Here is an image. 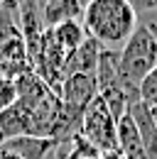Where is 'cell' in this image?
Returning <instances> with one entry per match:
<instances>
[{
	"label": "cell",
	"mask_w": 157,
	"mask_h": 159,
	"mask_svg": "<svg viewBox=\"0 0 157 159\" xmlns=\"http://www.w3.org/2000/svg\"><path fill=\"white\" fill-rule=\"evenodd\" d=\"M83 30L103 49L123 47L137 27V15L128 0H88L83 5Z\"/></svg>",
	"instance_id": "1"
},
{
	"label": "cell",
	"mask_w": 157,
	"mask_h": 159,
	"mask_svg": "<svg viewBox=\"0 0 157 159\" xmlns=\"http://www.w3.org/2000/svg\"><path fill=\"white\" fill-rule=\"evenodd\" d=\"M155 66H157V39L150 34L147 27H142L137 22L135 32L118 49V74H120L123 83L137 93L140 81Z\"/></svg>",
	"instance_id": "2"
},
{
	"label": "cell",
	"mask_w": 157,
	"mask_h": 159,
	"mask_svg": "<svg viewBox=\"0 0 157 159\" xmlns=\"http://www.w3.org/2000/svg\"><path fill=\"white\" fill-rule=\"evenodd\" d=\"M116 122L113 113L108 110L106 100L96 96L83 110V122H81V135L88 139L98 152H118V137H116Z\"/></svg>",
	"instance_id": "3"
},
{
	"label": "cell",
	"mask_w": 157,
	"mask_h": 159,
	"mask_svg": "<svg viewBox=\"0 0 157 159\" xmlns=\"http://www.w3.org/2000/svg\"><path fill=\"white\" fill-rule=\"evenodd\" d=\"M96 96H98L96 74H71L61 81V88H59V100L69 108H76V110H86L88 103Z\"/></svg>",
	"instance_id": "4"
},
{
	"label": "cell",
	"mask_w": 157,
	"mask_h": 159,
	"mask_svg": "<svg viewBox=\"0 0 157 159\" xmlns=\"http://www.w3.org/2000/svg\"><path fill=\"white\" fill-rule=\"evenodd\" d=\"M57 139L54 137H39V135H20L0 144L2 152H12L20 159H47L52 157V152L57 149Z\"/></svg>",
	"instance_id": "5"
},
{
	"label": "cell",
	"mask_w": 157,
	"mask_h": 159,
	"mask_svg": "<svg viewBox=\"0 0 157 159\" xmlns=\"http://www.w3.org/2000/svg\"><path fill=\"white\" fill-rule=\"evenodd\" d=\"M20 135H32V108L17 100L0 113V144Z\"/></svg>",
	"instance_id": "6"
},
{
	"label": "cell",
	"mask_w": 157,
	"mask_h": 159,
	"mask_svg": "<svg viewBox=\"0 0 157 159\" xmlns=\"http://www.w3.org/2000/svg\"><path fill=\"white\" fill-rule=\"evenodd\" d=\"M101 49H103V47H101L96 39L86 37V42H83L78 49H74V52L66 54L61 71H64L66 76H71V74H96Z\"/></svg>",
	"instance_id": "7"
},
{
	"label": "cell",
	"mask_w": 157,
	"mask_h": 159,
	"mask_svg": "<svg viewBox=\"0 0 157 159\" xmlns=\"http://www.w3.org/2000/svg\"><path fill=\"white\" fill-rule=\"evenodd\" d=\"M116 137H118V152L123 159H147L145 157V144L137 132L135 122L130 118V113L120 115L116 122Z\"/></svg>",
	"instance_id": "8"
},
{
	"label": "cell",
	"mask_w": 157,
	"mask_h": 159,
	"mask_svg": "<svg viewBox=\"0 0 157 159\" xmlns=\"http://www.w3.org/2000/svg\"><path fill=\"white\" fill-rule=\"evenodd\" d=\"M81 15H83V0H54L42 7V20L49 30L61 22L76 20Z\"/></svg>",
	"instance_id": "9"
},
{
	"label": "cell",
	"mask_w": 157,
	"mask_h": 159,
	"mask_svg": "<svg viewBox=\"0 0 157 159\" xmlns=\"http://www.w3.org/2000/svg\"><path fill=\"white\" fill-rule=\"evenodd\" d=\"M52 32V37L57 42V47L64 52V54H69V52H74L78 49L83 42H86V30H83V25H78L76 20H69V22H61L57 27H52L49 30Z\"/></svg>",
	"instance_id": "10"
},
{
	"label": "cell",
	"mask_w": 157,
	"mask_h": 159,
	"mask_svg": "<svg viewBox=\"0 0 157 159\" xmlns=\"http://www.w3.org/2000/svg\"><path fill=\"white\" fill-rule=\"evenodd\" d=\"M137 96H140L142 103H147L150 108H157V66L140 81V86H137Z\"/></svg>",
	"instance_id": "11"
},
{
	"label": "cell",
	"mask_w": 157,
	"mask_h": 159,
	"mask_svg": "<svg viewBox=\"0 0 157 159\" xmlns=\"http://www.w3.org/2000/svg\"><path fill=\"white\" fill-rule=\"evenodd\" d=\"M17 100H20V93H17V83H15V79L0 76V113L7 110V108H12Z\"/></svg>",
	"instance_id": "12"
},
{
	"label": "cell",
	"mask_w": 157,
	"mask_h": 159,
	"mask_svg": "<svg viewBox=\"0 0 157 159\" xmlns=\"http://www.w3.org/2000/svg\"><path fill=\"white\" fill-rule=\"evenodd\" d=\"M130 7L135 10V15H147V12H157V0H128Z\"/></svg>",
	"instance_id": "13"
},
{
	"label": "cell",
	"mask_w": 157,
	"mask_h": 159,
	"mask_svg": "<svg viewBox=\"0 0 157 159\" xmlns=\"http://www.w3.org/2000/svg\"><path fill=\"white\" fill-rule=\"evenodd\" d=\"M137 22L142 25V27H147L150 30V34L157 39V12H147V15H140Z\"/></svg>",
	"instance_id": "14"
},
{
	"label": "cell",
	"mask_w": 157,
	"mask_h": 159,
	"mask_svg": "<svg viewBox=\"0 0 157 159\" xmlns=\"http://www.w3.org/2000/svg\"><path fill=\"white\" fill-rule=\"evenodd\" d=\"M0 159H20V157L12 154V152H2V149H0Z\"/></svg>",
	"instance_id": "15"
},
{
	"label": "cell",
	"mask_w": 157,
	"mask_h": 159,
	"mask_svg": "<svg viewBox=\"0 0 157 159\" xmlns=\"http://www.w3.org/2000/svg\"><path fill=\"white\" fill-rule=\"evenodd\" d=\"M49 2H54V0H42V5H49Z\"/></svg>",
	"instance_id": "16"
},
{
	"label": "cell",
	"mask_w": 157,
	"mask_h": 159,
	"mask_svg": "<svg viewBox=\"0 0 157 159\" xmlns=\"http://www.w3.org/2000/svg\"><path fill=\"white\" fill-rule=\"evenodd\" d=\"M152 113H155V120H157V108H152Z\"/></svg>",
	"instance_id": "17"
},
{
	"label": "cell",
	"mask_w": 157,
	"mask_h": 159,
	"mask_svg": "<svg viewBox=\"0 0 157 159\" xmlns=\"http://www.w3.org/2000/svg\"><path fill=\"white\" fill-rule=\"evenodd\" d=\"M91 159H98V157H91Z\"/></svg>",
	"instance_id": "18"
}]
</instances>
